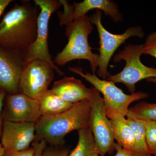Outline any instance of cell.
I'll return each instance as SVG.
<instances>
[{
  "label": "cell",
  "mask_w": 156,
  "mask_h": 156,
  "mask_svg": "<svg viewBox=\"0 0 156 156\" xmlns=\"http://www.w3.org/2000/svg\"><path fill=\"white\" fill-rule=\"evenodd\" d=\"M143 45V54L151 55L156 59V30L148 35Z\"/></svg>",
  "instance_id": "cell-21"
},
{
  "label": "cell",
  "mask_w": 156,
  "mask_h": 156,
  "mask_svg": "<svg viewBox=\"0 0 156 156\" xmlns=\"http://www.w3.org/2000/svg\"><path fill=\"white\" fill-rule=\"evenodd\" d=\"M41 116L37 99L20 92L6 95L2 114L3 120L36 123Z\"/></svg>",
  "instance_id": "cell-11"
},
{
  "label": "cell",
  "mask_w": 156,
  "mask_h": 156,
  "mask_svg": "<svg viewBox=\"0 0 156 156\" xmlns=\"http://www.w3.org/2000/svg\"><path fill=\"white\" fill-rule=\"evenodd\" d=\"M54 70L56 69L52 65L43 59L27 62L20 80L19 92L37 99L48 89L54 78Z\"/></svg>",
  "instance_id": "cell-9"
},
{
  "label": "cell",
  "mask_w": 156,
  "mask_h": 156,
  "mask_svg": "<svg viewBox=\"0 0 156 156\" xmlns=\"http://www.w3.org/2000/svg\"><path fill=\"white\" fill-rule=\"evenodd\" d=\"M147 81L148 82H152L156 84V78H152L147 79Z\"/></svg>",
  "instance_id": "cell-30"
},
{
  "label": "cell",
  "mask_w": 156,
  "mask_h": 156,
  "mask_svg": "<svg viewBox=\"0 0 156 156\" xmlns=\"http://www.w3.org/2000/svg\"><path fill=\"white\" fill-rule=\"evenodd\" d=\"M126 117L135 120L156 122V102H140L130 108Z\"/></svg>",
  "instance_id": "cell-19"
},
{
  "label": "cell",
  "mask_w": 156,
  "mask_h": 156,
  "mask_svg": "<svg viewBox=\"0 0 156 156\" xmlns=\"http://www.w3.org/2000/svg\"><path fill=\"white\" fill-rule=\"evenodd\" d=\"M115 150L116 151V153L114 156H133L125 151L118 143H115Z\"/></svg>",
  "instance_id": "cell-25"
},
{
  "label": "cell",
  "mask_w": 156,
  "mask_h": 156,
  "mask_svg": "<svg viewBox=\"0 0 156 156\" xmlns=\"http://www.w3.org/2000/svg\"><path fill=\"white\" fill-rule=\"evenodd\" d=\"M3 119L2 116L0 117V139L2 136V125Z\"/></svg>",
  "instance_id": "cell-28"
},
{
  "label": "cell",
  "mask_w": 156,
  "mask_h": 156,
  "mask_svg": "<svg viewBox=\"0 0 156 156\" xmlns=\"http://www.w3.org/2000/svg\"><path fill=\"white\" fill-rule=\"evenodd\" d=\"M34 148H30L27 150L22 151H5L3 156H34Z\"/></svg>",
  "instance_id": "cell-24"
},
{
  "label": "cell",
  "mask_w": 156,
  "mask_h": 156,
  "mask_svg": "<svg viewBox=\"0 0 156 156\" xmlns=\"http://www.w3.org/2000/svg\"><path fill=\"white\" fill-rule=\"evenodd\" d=\"M34 3L38 6L41 11L38 17L36 39L26 55L25 60L27 62L34 59L44 60L56 69V71L59 75H63L64 73L52 61L48 44V25L50 16L62 5L60 1L57 0H34Z\"/></svg>",
  "instance_id": "cell-8"
},
{
  "label": "cell",
  "mask_w": 156,
  "mask_h": 156,
  "mask_svg": "<svg viewBox=\"0 0 156 156\" xmlns=\"http://www.w3.org/2000/svg\"><path fill=\"white\" fill-rule=\"evenodd\" d=\"M42 116L56 115L70 108L73 104L63 100L52 89H48L37 98Z\"/></svg>",
  "instance_id": "cell-16"
},
{
  "label": "cell",
  "mask_w": 156,
  "mask_h": 156,
  "mask_svg": "<svg viewBox=\"0 0 156 156\" xmlns=\"http://www.w3.org/2000/svg\"><path fill=\"white\" fill-rule=\"evenodd\" d=\"M138 120L145 128L146 138L149 151L151 154L156 156V122Z\"/></svg>",
  "instance_id": "cell-20"
},
{
  "label": "cell",
  "mask_w": 156,
  "mask_h": 156,
  "mask_svg": "<svg viewBox=\"0 0 156 156\" xmlns=\"http://www.w3.org/2000/svg\"><path fill=\"white\" fill-rule=\"evenodd\" d=\"M128 124L134 133L136 142V156H152L147 144L144 126L138 120L127 118Z\"/></svg>",
  "instance_id": "cell-18"
},
{
  "label": "cell",
  "mask_w": 156,
  "mask_h": 156,
  "mask_svg": "<svg viewBox=\"0 0 156 156\" xmlns=\"http://www.w3.org/2000/svg\"><path fill=\"white\" fill-rule=\"evenodd\" d=\"M40 9L29 1L15 4L0 22V48L15 51L25 58L36 39Z\"/></svg>",
  "instance_id": "cell-1"
},
{
  "label": "cell",
  "mask_w": 156,
  "mask_h": 156,
  "mask_svg": "<svg viewBox=\"0 0 156 156\" xmlns=\"http://www.w3.org/2000/svg\"><path fill=\"white\" fill-rule=\"evenodd\" d=\"M4 152H5V149L2 144H0V156H4Z\"/></svg>",
  "instance_id": "cell-29"
},
{
  "label": "cell",
  "mask_w": 156,
  "mask_h": 156,
  "mask_svg": "<svg viewBox=\"0 0 156 156\" xmlns=\"http://www.w3.org/2000/svg\"><path fill=\"white\" fill-rule=\"evenodd\" d=\"M91 103L89 99L73 104L70 108L51 116H41L36 124L35 140H44L53 146L64 144L69 132L89 128Z\"/></svg>",
  "instance_id": "cell-2"
},
{
  "label": "cell",
  "mask_w": 156,
  "mask_h": 156,
  "mask_svg": "<svg viewBox=\"0 0 156 156\" xmlns=\"http://www.w3.org/2000/svg\"><path fill=\"white\" fill-rule=\"evenodd\" d=\"M60 2L64 8L63 11L57 12L60 26L85 16L93 9L103 11L115 23L123 21L122 15L116 3L109 0H85L80 3L74 2L73 5L66 1L60 0Z\"/></svg>",
  "instance_id": "cell-10"
},
{
  "label": "cell",
  "mask_w": 156,
  "mask_h": 156,
  "mask_svg": "<svg viewBox=\"0 0 156 156\" xmlns=\"http://www.w3.org/2000/svg\"><path fill=\"white\" fill-rule=\"evenodd\" d=\"M27 64L21 54L0 48V88L7 94L19 93L20 80Z\"/></svg>",
  "instance_id": "cell-12"
},
{
  "label": "cell",
  "mask_w": 156,
  "mask_h": 156,
  "mask_svg": "<svg viewBox=\"0 0 156 156\" xmlns=\"http://www.w3.org/2000/svg\"><path fill=\"white\" fill-rule=\"evenodd\" d=\"M51 89L63 100L73 104L89 99L92 94V88H87L73 77H65L54 82Z\"/></svg>",
  "instance_id": "cell-15"
},
{
  "label": "cell",
  "mask_w": 156,
  "mask_h": 156,
  "mask_svg": "<svg viewBox=\"0 0 156 156\" xmlns=\"http://www.w3.org/2000/svg\"><path fill=\"white\" fill-rule=\"evenodd\" d=\"M68 149H59L55 148H46L43 151L41 156H68Z\"/></svg>",
  "instance_id": "cell-22"
},
{
  "label": "cell",
  "mask_w": 156,
  "mask_h": 156,
  "mask_svg": "<svg viewBox=\"0 0 156 156\" xmlns=\"http://www.w3.org/2000/svg\"><path fill=\"white\" fill-rule=\"evenodd\" d=\"M69 69L83 78L103 95L106 108L113 109L125 116L128 114L129 105L132 102L149 97L148 94L143 92H135L130 95L125 94L112 81L101 80L95 74L86 71L84 73L80 67H69Z\"/></svg>",
  "instance_id": "cell-7"
},
{
  "label": "cell",
  "mask_w": 156,
  "mask_h": 156,
  "mask_svg": "<svg viewBox=\"0 0 156 156\" xmlns=\"http://www.w3.org/2000/svg\"><path fill=\"white\" fill-rule=\"evenodd\" d=\"M7 95L6 91L4 89L0 88V117L2 116L4 101L6 95Z\"/></svg>",
  "instance_id": "cell-26"
},
{
  "label": "cell",
  "mask_w": 156,
  "mask_h": 156,
  "mask_svg": "<svg viewBox=\"0 0 156 156\" xmlns=\"http://www.w3.org/2000/svg\"><path fill=\"white\" fill-rule=\"evenodd\" d=\"M92 25L87 15L66 22L64 25L68 42L56 55L54 63L62 66L75 59H86L89 62L92 74H95L100 59L99 54L92 53L88 42V37L93 30Z\"/></svg>",
  "instance_id": "cell-3"
},
{
  "label": "cell",
  "mask_w": 156,
  "mask_h": 156,
  "mask_svg": "<svg viewBox=\"0 0 156 156\" xmlns=\"http://www.w3.org/2000/svg\"><path fill=\"white\" fill-rule=\"evenodd\" d=\"M78 132L77 144L68 156H100L89 127L80 129Z\"/></svg>",
  "instance_id": "cell-17"
},
{
  "label": "cell",
  "mask_w": 156,
  "mask_h": 156,
  "mask_svg": "<svg viewBox=\"0 0 156 156\" xmlns=\"http://www.w3.org/2000/svg\"><path fill=\"white\" fill-rule=\"evenodd\" d=\"M89 128L95 138L100 156L113 154L115 150L114 137L110 120L106 114V107L100 93L92 87Z\"/></svg>",
  "instance_id": "cell-6"
},
{
  "label": "cell",
  "mask_w": 156,
  "mask_h": 156,
  "mask_svg": "<svg viewBox=\"0 0 156 156\" xmlns=\"http://www.w3.org/2000/svg\"><path fill=\"white\" fill-rule=\"evenodd\" d=\"M106 111L107 115L111 122L115 140L125 151L136 156L134 133L126 116L110 108H106Z\"/></svg>",
  "instance_id": "cell-14"
},
{
  "label": "cell",
  "mask_w": 156,
  "mask_h": 156,
  "mask_svg": "<svg viewBox=\"0 0 156 156\" xmlns=\"http://www.w3.org/2000/svg\"><path fill=\"white\" fill-rule=\"evenodd\" d=\"M101 17L102 12L101 10H96L95 13L89 18L92 24L97 27L100 39V60L97 70L98 76L103 80H106L111 75L108 71L109 62L117 49L129 38L136 37L142 38L145 34L142 27L139 26L129 27L121 34H112L104 27L101 23Z\"/></svg>",
  "instance_id": "cell-5"
},
{
  "label": "cell",
  "mask_w": 156,
  "mask_h": 156,
  "mask_svg": "<svg viewBox=\"0 0 156 156\" xmlns=\"http://www.w3.org/2000/svg\"><path fill=\"white\" fill-rule=\"evenodd\" d=\"M143 44H129L123 50L115 55L113 60L118 62L122 60L126 61V66L117 74L111 75L107 80L113 83L125 84L131 93L135 92V85L144 79L156 78V69L147 67L140 61V56L143 54Z\"/></svg>",
  "instance_id": "cell-4"
},
{
  "label": "cell",
  "mask_w": 156,
  "mask_h": 156,
  "mask_svg": "<svg viewBox=\"0 0 156 156\" xmlns=\"http://www.w3.org/2000/svg\"><path fill=\"white\" fill-rule=\"evenodd\" d=\"M47 143L44 140H35L33 143V147L34 148V156H41L43 151L46 148Z\"/></svg>",
  "instance_id": "cell-23"
},
{
  "label": "cell",
  "mask_w": 156,
  "mask_h": 156,
  "mask_svg": "<svg viewBox=\"0 0 156 156\" xmlns=\"http://www.w3.org/2000/svg\"><path fill=\"white\" fill-rule=\"evenodd\" d=\"M36 124L3 120L1 143L5 151H22L35 140Z\"/></svg>",
  "instance_id": "cell-13"
},
{
  "label": "cell",
  "mask_w": 156,
  "mask_h": 156,
  "mask_svg": "<svg viewBox=\"0 0 156 156\" xmlns=\"http://www.w3.org/2000/svg\"><path fill=\"white\" fill-rule=\"evenodd\" d=\"M12 1V0H0V17L7 6Z\"/></svg>",
  "instance_id": "cell-27"
}]
</instances>
